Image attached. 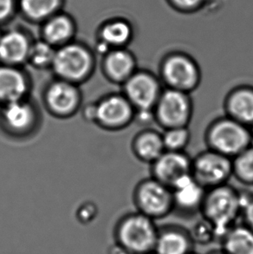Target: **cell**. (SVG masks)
Segmentation results:
<instances>
[{"instance_id": "6da1fadb", "label": "cell", "mask_w": 253, "mask_h": 254, "mask_svg": "<svg viewBox=\"0 0 253 254\" xmlns=\"http://www.w3.org/2000/svg\"><path fill=\"white\" fill-rule=\"evenodd\" d=\"M159 227L155 220L139 212L127 213L118 220L114 237L126 254H154Z\"/></svg>"}, {"instance_id": "7a4b0ae2", "label": "cell", "mask_w": 253, "mask_h": 254, "mask_svg": "<svg viewBox=\"0 0 253 254\" xmlns=\"http://www.w3.org/2000/svg\"><path fill=\"white\" fill-rule=\"evenodd\" d=\"M243 207V196L232 187L224 184L206 191L200 212L203 219L212 224L221 238L236 224Z\"/></svg>"}, {"instance_id": "3957f363", "label": "cell", "mask_w": 253, "mask_h": 254, "mask_svg": "<svg viewBox=\"0 0 253 254\" xmlns=\"http://www.w3.org/2000/svg\"><path fill=\"white\" fill-rule=\"evenodd\" d=\"M96 64L94 50L74 40L57 49L51 70L56 78L80 86L93 76Z\"/></svg>"}, {"instance_id": "277c9868", "label": "cell", "mask_w": 253, "mask_h": 254, "mask_svg": "<svg viewBox=\"0 0 253 254\" xmlns=\"http://www.w3.org/2000/svg\"><path fill=\"white\" fill-rule=\"evenodd\" d=\"M206 140L211 150L233 159L250 147L253 135L247 126L227 117L210 126Z\"/></svg>"}, {"instance_id": "5b68a950", "label": "cell", "mask_w": 253, "mask_h": 254, "mask_svg": "<svg viewBox=\"0 0 253 254\" xmlns=\"http://www.w3.org/2000/svg\"><path fill=\"white\" fill-rule=\"evenodd\" d=\"M137 212L152 220H161L175 210L171 189L155 179L140 182L133 192Z\"/></svg>"}, {"instance_id": "8992f818", "label": "cell", "mask_w": 253, "mask_h": 254, "mask_svg": "<svg viewBox=\"0 0 253 254\" xmlns=\"http://www.w3.org/2000/svg\"><path fill=\"white\" fill-rule=\"evenodd\" d=\"M39 111L30 97L0 106V127L14 138L30 136L39 126Z\"/></svg>"}, {"instance_id": "52a82bcc", "label": "cell", "mask_w": 253, "mask_h": 254, "mask_svg": "<svg viewBox=\"0 0 253 254\" xmlns=\"http://www.w3.org/2000/svg\"><path fill=\"white\" fill-rule=\"evenodd\" d=\"M94 124L106 130H120L134 119L135 110L123 93H110L94 102Z\"/></svg>"}, {"instance_id": "ba28073f", "label": "cell", "mask_w": 253, "mask_h": 254, "mask_svg": "<svg viewBox=\"0 0 253 254\" xmlns=\"http://www.w3.org/2000/svg\"><path fill=\"white\" fill-rule=\"evenodd\" d=\"M82 91L79 85L54 78L45 86L43 92L45 108L53 117L66 119L81 110Z\"/></svg>"}, {"instance_id": "9c48e42d", "label": "cell", "mask_w": 253, "mask_h": 254, "mask_svg": "<svg viewBox=\"0 0 253 254\" xmlns=\"http://www.w3.org/2000/svg\"><path fill=\"white\" fill-rule=\"evenodd\" d=\"M154 112V118L166 129L188 127L192 114L189 93L173 89L162 91Z\"/></svg>"}, {"instance_id": "30bf717a", "label": "cell", "mask_w": 253, "mask_h": 254, "mask_svg": "<svg viewBox=\"0 0 253 254\" xmlns=\"http://www.w3.org/2000/svg\"><path fill=\"white\" fill-rule=\"evenodd\" d=\"M161 76L169 89L189 93L199 84L198 64L184 53H173L166 57L161 64Z\"/></svg>"}, {"instance_id": "8fae6325", "label": "cell", "mask_w": 253, "mask_h": 254, "mask_svg": "<svg viewBox=\"0 0 253 254\" xmlns=\"http://www.w3.org/2000/svg\"><path fill=\"white\" fill-rule=\"evenodd\" d=\"M191 174L205 189L224 185L233 175V159L210 149L192 161Z\"/></svg>"}, {"instance_id": "7c38bea8", "label": "cell", "mask_w": 253, "mask_h": 254, "mask_svg": "<svg viewBox=\"0 0 253 254\" xmlns=\"http://www.w3.org/2000/svg\"><path fill=\"white\" fill-rule=\"evenodd\" d=\"M123 94L136 110H154L161 96V83L153 74L138 70L122 85Z\"/></svg>"}, {"instance_id": "4fadbf2b", "label": "cell", "mask_w": 253, "mask_h": 254, "mask_svg": "<svg viewBox=\"0 0 253 254\" xmlns=\"http://www.w3.org/2000/svg\"><path fill=\"white\" fill-rule=\"evenodd\" d=\"M134 30L128 19L111 17L100 25L96 33L95 53L103 56L113 49L126 48L133 40Z\"/></svg>"}, {"instance_id": "5bb4252c", "label": "cell", "mask_w": 253, "mask_h": 254, "mask_svg": "<svg viewBox=\"0 0 253 254\" xmlns=\"http://www.w3.org/2000/svg\"><path fill=\"white\" fill-rule=\"evenodd\" d=\"M192 161L183 151H165L153 163L154 179L173 189L186 176L191 175Z\"/></svg>"}, {"instance_id": "9a60e30c", "label": "cell", "mask_w": 253, "mask_h": 254, "mask_svg": "<svg viewBox=\"0 0 253 254\" xmlns=\"http://www.w3.org/2000/svg\"><path fill=\"white\" fill-rule=\"evenodd\" d=\"M31 76L24 67L0 64V106L30 97Z\"/></svg>"}, {"instance_id": "2e32d148", "label": "cell", "mask_w": 253, "mask_h": 254, "mask_svg": "<svg viewBox=\"0 0 253 254\" xmlns=\"http://www.w3.org/2000/svg\"><path fill=\"white\" fill-rule=\"evenodd\" d=\"M33 41L23 29L3 31L0 36V64L23 67L27 64Z\"/></svg>"}, {"instance_id": "e0dca14e", "label": "cell", "mask_w": 253, "mask_h": 254, "mask_svg": "<svg viewBox=\"0 0 253 254\" xmlns=\"http://www.w3.org/2000/svg\"><path fill=\"white\" fill-rule=\"evenodd\" d=\"M102 58V71L111 83L123 85L136 72V60L127 48L110 50Z\"/></svg>"}, {"instance_id": "ac0fdd59", "label": "cell", "mask_w": 253, "mask_h": 254, "mask_svg": "<svg viewBox=\"0 0 253 254\" xmlns=\"http://www.w3.org/2000/svg\"><path fill=\"white\" fill-rule=\"evenodd\" d=\"M77 26L74 17L63 10L41 24V38L58 49L75 40Z\"/></svg>"}, {"instance_id": "d6986e66", "label": "cell", "mask_w": 253, "mask_h": 254, "mask_svg": "<svg viewBox=\"0 0 253 254\" xmlns=\"http://www.w3.org/2000/svg\"><path fill=\"white\" fill-rule=\"evenodd\" d=\"M175 209L185 213H193L201 209L205 190L191 175L186 176L172 189Z\"/></svg>"}, {"instance_id": "ffe728a7", "label": "cell", "mask_w": 253, "mask_h": 254, "mask_svg": "<svg viewBox=\"0 0 253 254\" xmlns=\"http://www.w3.org/2000/svg\"><path fill=\"white\" fill-rule=\"evenodd\" d=\"M194 244L188 230L179 226L159 227L154 254H189Z\"/></svg>"}, {"instance_id": "44dd1931", "label": "cell", "mask_w": 253, "mask_h": 254, "mask_svg": "<svg viewBox=\"0 0 253 254\" xmlns=\"http://www.w3.org/2000/svg\"><path fill=\"white\" fill-rule=\"evenodd\" d=\"M228 117L246 126L253 125V88L240 87L226 98Z\"/></svg>"}, {"instance_id": "7402d4cb", "label": "cell", "mask_w": 253, "mask_h": 254, "mask_svg": "<svg viewBox=\"0 0 253 254\" xmlns=\"http://www.w3.org/2000/svg\"><path fill=\"white\" fill-rule=\"evenodd\" d=\"M64 0H17V10L26 20L42 24L62 10Z\"/></svg>"}, {"instance_id": "603a6c76", "label": "cell", "mask_w": 253, "mask_h": 254, "mask_svg": "<svg viewBox=\"0 0 253 254\" xmlns=\"http://www.w3.org/2000/svg\"><path fill=\"white\" fill-rule=\"evenodd\" d=\"M133 154L142 162L154 163L163 155L165 149L162 134L155 130H144L137 134L132 144Z\"/></svg>"}, {"instance_id": "cb8c5ba5", "label": "cell", "mask_w": 253, "mask_h": 254, "mask_svg": "<svg viewBox=\"0 0 253 254\" xmlns=\"http://www.w3.org/2000/svg\"><path fill=\"white\" fill-rule=\"evenodd\" d=\"M220 239L223 254H253V231L245 224H235Z\"/></svg>"}, {"instance_id": "d4e9b609", "label": "cell", "mask_w": 253, "mask_h": 254, "mask_svg": "<svg viewBox=\"0 0 253 254\" xmlns=\"http://www.w3.org/2000/svg\"><path fill=\"white\" fill-rule=\"evenodd\" d=\"M56 51L57 49L42 38L34 40L31 45L27 64L35 69H51L55 58Z\"/></svg>"}, {"instance_id": "484cf974", "label": "cell", "mask_w": 253, "mask_h": 254, "mask_svg": "<svg viewBox=\"0 0 253 254\" xmlns=\"http://www.w3.org/2000/svg\"><path fill=\"white\" fill-rule=\"evenodd\" d=\"M233 175L245 184L253 185V145L233 159Z\"/></svg>"}, {"instance_id": "4316f807", "label": "cell", "mask_w": 253, "mask_h": 254, "mask_svg": "<svg viewBox=\"0 0 253 254\" xmlns=\"http://www.w3.org/2000/svg\"><path fill=\"white\" fill-rule=\"evenodd\" d=\"M166 151H182L189 144L190 131L188 127L168 128L162 134Z\"/></svg>"}, {"instance_id": "83f0119b", "label": "cell", "mask_w": 253, "mask_h": 254, "mask_svg": "<svg viewBox=\"0 0 253 254\" xmlns=\"http://www.w3.org/2000/svg\"><path fill=\"white\" fill-rule=\"evenodd\" d=\"M189 232L194 246H206L214 241L216 238H219V234L215 228L205 219L195 224Z\"/></svg>"}, {"instance_id": "f1b7e54d", "label": "cell", "mask_w": 253, "mask_h": 254, "mask_svg": "<svg viewBox=\"0 0 253 254\" xmlns=\"http://www.w3.org/2000/svg\"><path fill=\"white\" fill-rule=\"evenodd\" d=\"M173 10L182 14H192L202 10L207 0H166Z\"/></svg>"}, {"instance_id": "f546056e", "label": "cell", "mask_w": 253, "mask_h": 254, "mask_svg": "<svg viewBox=\"0 0 253 254\" xmlns=\"http://www.w3.org/2000/svg\"><path fill=\"white\" fill-rule=\"evenodd\" d=\"M17 10V0H0V25L13 18Z\"/></svg>"}, {"instance_id": "4dcf8cb0", "label": "cell", "mask_w": 253, "mask_h": 254, "mask_svg": "<svg viewBox=\"0 0 253 254\" xmlns=\"http://www.w3.org/2000/svg\"><path fill=\"white\" fill-rule=\"evenodd\" d=\"M96 216V208L91 205H86L80 208L77 213V219L82 223H89L91 220H94Z\"/></svg>"}, {"instance_id": "1f68e13d", "label": "cell", "mask_w": 253, "mask_h": 254, "mask_svg": "<svg viewBox=\"0 0 253 254\" xmlns=\"http://www.w3.org/2000/svg\"><path fill=\"white\" fill-rule=\"evenodd\" d=\"M242 214L244 218L243 224L253 231V198H251L245 205Z\"/></svg>"}, {"instance_id": "d6a6232c", "label": "cell", "mask_w": 253, "mask_h": 254, "mask_svg": "<svg viewBox=\"0 0 253 254\" xmlns=\"http://www.w3.org/2000/svg\"><path fill=\"white\" fill-rule=\"evenodd\" d=\"M223 254L222 252L221 251H219V252H217V253H212V254Z\"/></svg>"}, {"instance_id": "836d02e7", "label": "cell", "mask_w": 253, "mask_h": 254, "mask_svg": "<svg viewBox=\"0 0 253 254\" xmlns=\"http://www.w3.org/2000/svg\"><path fill=\"white\" fill-rule=\"evenodd\" d=\"M251 133H252V135H253V125H252V127H251Z\"/></svg>"}, {"instance_id": "e575fe53", "label": "cell", "mask_w": 253, "mask_h": 254, "mask_svg": "<svg viewBox=\"0 0 253 254\" xmlns=\"http://www.w3.org/2000/svg\"><path fill=\"white\" fill-rule=\"evenodd\" d=\"M198 254V253H195L194 251H192V252H191V253H190V254Z\"/></svg>"}, {"instance_id": "d590c367", "label": "cell", "mask_w": 253, "mask_h": 254, "mask_svg": "<svg viewBox=\"0 0 253 254\" xmlns=\"http://www.w3.org/2000/svg\"><path fill=\"white\" fill-rule=\"evenodd\" d=\"M2 32H3V31L1 30V25H0V36H1V34H2Z\"/></svg>"}]
</instances>
